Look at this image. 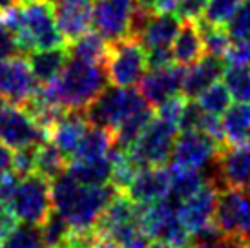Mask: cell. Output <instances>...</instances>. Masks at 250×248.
<instances>
[{
	"instance_id": "42",
	"label": "cell",
	"mask_w": 250,
	"mask_h": 248,
	"mask_svg": "<svg viewBox=\"0 0 250 248\" xmlns=\"http://www.w3.org/2000/svg\"><path fill=\"white\" fill-rule=\"evenodd\" d=\"M19 225L17 215L7 205H0V241H4Z\"/></svg>"
},
{
	"instance_id": "7",
	"label": "cell",
	"mask_w": 250,
	"mask_h": 248,
	"mask_svg": "<svg viewBox=\"0 0 250 248\" xmlns=\"http://www.w3.org/2000/svg\"><path fill=\"white\" fill-rule=\"evenodd\" d=\"M139 210L141 208L137 203H133L125 192L119 190L111 197L95 225L99 237L113 245H123L135 239L137 235H143Z\"/></svg>"
},
{
	"instance_id": "11",
	"label": "cell",
	"mask_w": 250,
	"mask_h": 248,
	"mask_svg": "<svg viewBox=\"0 0 250 248\" xmlns=\"http://www.w3.org/2000/svg\"><path fill=\"white\" fill-rule=\"evenodd\" d=\"M0 141L13 150H21L48 141V133L29 117L24 108L6 103L0 108Z\"/></svg>"
},
{
	"instance_id": "18",
	"label": "cell",
	"mask_w": 250,
	"mask_h": 248,
	"mask_svg": "<svg viewBox=\"0 0 250 248\" xmlns=\"http://www.w3.org/2000/svg\"><path fill=\"white\" fill-rule=\"evenodd\" d=\"M217 193L219 186L214 181H208L179 207V217L190 234H195L199 228L214 223Z\"/></svg>"
},
{
	"instance_id": "34",
	"label": "cell",
	"mask_w": 250,
	"mask_h": 248,
	"mask_svg": "<svg viewBox=\"0 0 250 248\" xmlns=\"http://www.w3.org/2000/svg\"><path fill=\"white\" fill-rule=\"evenodd\" d=\"M42 243L41 228L19 223L11 234L2 241V248H39Z\"/></svg>"
},
{
	"instance_id": "6",
	"label": "cell",
	"mask_w": 250,
	"mask_h": 248,
	"mask_svg": "<svg viewBox=\"0 0 250 248\" xmlns=\"http://www.w3.org/2000/svg\"><path fill=\"white\" fill-rule=\"evenodd\" d=\"M7 207L13 210L19 223L41 227L53 212L49 181L39 173H29L21 177Z\"/></svg>"
},
{
	"instance_id": "45",
	"label": "cell",
	"mask_w": 250,
	"mask_h": 248,
	"mask_svg": "<svg viewBox=\"0 0 250 248\" xmlns=\"http://www.w3.org/2000/svg\"><path fill=\"white\" fill-rule=\"evenodd\" d=\"M91 248H117L113 243H110V241H104V239H101V241H97L95 245Z\"/></svg>"
},
{
	"instance_id": "24",
	"label": "cell",
	"mask_w": 250,
	"mask_h": 248,
	"mask_svg": "<svg viewBox=\"0 0 250 248\" xmlns=\"http://www.w3.org/2000/svg\"><path fill=\"white\" fill-rule=\"evenodd\" d=\"M66 172L81 185L104 186L111 183L113 166L108 155L104 159H95V161H70V165L66 166Z\"/></svg>"
},
{
	"instance_id": "31",
	"label": "cell",
	"mask_w": 250,
	"mask_h": 248,
	"mask_svg": "<svg viewBox=\"0 0 250 248\" xmlns=\"http://www.w3.org/2000/svg\"><path fill=\"white\" fill-rule=\"evenodd\" d=\"M225 86L237 103H250V64L229 66L225 69Z\"/></svg>"
},
{
	"instance_id": "8",
	"label": "cell",
	"mask_w": 250,
	"mask_h": 248,
	"mask_svg": "<svg viewBox=\"0 0 250 248\" xmlns=\"http://www.w3.org/2000/svg\"><path fill=\"white\" fill-rule=\"evenodd\" d=\"M179 128L163 117H153L128 152L141 168L163 166L170 159Z\"/></svg>"
},
{
	"instance_id": "29",
	"label": "cell",
	"mask_w": 250,
	"mask_h": 248,
	"mask_svg": "<svg viewBox=\"0 0 250 248\" xmlns=\"http://www.w3.org/2000/svg\"><path fill=\"white\" fill-rule=\"evenodd\" d=\"M153 119V111L152 106H148L145 110L133 113L132 117H128L125 123H121L113 130V145L121 148V150H128L130 146L137 141L143 130H145L148 123Z\"/></svg>"
},
{
	"instance_id": "16",
	"label": "cell",
	"mask_w": 250,
	"mask_h": 248,
	"mask_svg": "<svg viewBox=\"0 0 250 248\" xmlns=\"http://www.w3.org/2000/svg\"><path fill=\"white\" fill-rule=\"evenodd\" d=\"M51 6L64 41H75L90 29L93 0H51Z\"/></svg>"
},
{
	"instance_id": "27",
	"label": "cell",
	"mask_w": 250,
	"mask_h": 248,
	"mask_svg": "<svg viewBox=\"0 0 250 248\" xmlns=\"http://www.w3.org/2000/svg\"><path fill=\"white\" fill-rule=\"evenodd\" d=\"M221 126L227 145H243L250 130V103L229 106L223 113Z\"/></svg>"
},
{
	"instance_id": "20",
	"label": "cell",
	"mask_w": 250,
	"mask_h": 248,
	"mask_svg": "<svg viewBox=\"0 0 250 248\" xmlns=\"http://www.w3.org/2000/svg\"><path fill=\"white\" fill-rule=\"evenodd\" d=\"M88 128H90V123H88L84 111L68 110L61 117V121L51 128L48 141H51L64 153V157L70 161Z\"/></svg>"
},
{
	"instance_id": "46",
	"label": "cell",
	"mask_w": 250,
	"mask_h": 248,
	"mask_svg": "<svg viewBox=\"0 0 250 248\" xmlns=\"http://www.w3.org/2000/svg\"><path fill=\"white\" fill-rule=\"evenodd\" d=\"M9 6H13V0H0V9H2V11L7 9Z\"/></svg>"
},
{
	"instance_id": "32",
	"label": "cell",
	"mask_w": 250,
	"mask_h": 248,
	"mask_svg": "<svg viewBox=\"0 0 250 248\" xmlns=\"http://www.w3.org/2000/svg\"><path fill=\"white\" fill-rule=\"evenodd\" d=\"M197 28L201 31L203 44H205V53L214 57H225V53L229 51L230 46V37L227 33V29L223 26H214L208 22L197 19Z\"/></svg>"
},
{
	"instance_id": "23",
	"label": "cell",
	"mask_w": 250,
	"mask_h": 248,
	"mask_svg": "<svg viewBox=\"0 0 250 248\" xmlns=\"http://www.w3.org/2000/svg\"><path fill=\"white\" fill-rule=\"evenodd\" d=\"M68 48L59 46V48H49V49H37L31 51L28 59V64L33 75H35L39 84H48L55 79L62 68L66 66L68 59Z\"/></svg>"
},
{
	"instance_id": "21",
	"label": "cell",
	"mask_w": 250,
	"mask_h": 248,
	"mask_svg": "<svg viewBox=\"0 0 250 248\" xmlns=\"http://www.w3.org/2000/svg\"><path fill=\"white\" fill-rule=\"evenodd\" d=\"M179 28L181 19L175 13H153L146 19L145 26L133 39H137L146 51L155 48H172Z\"/></svg>"
},
{
	"instance_id": "30",
	"label": "cell",
	"mask_w": 250,
	"mask_h": 248,
	"mask_svg": "<svg viewBox=\"0 0 250 248\" xmlns=\"http://www.w3.org/2000/svg\"><path fill=\"white\" fill-rule=\"evenodd\" d=\"M41 237L42 243L48 248H64L66 241H68V235L71 232L70 223L64 219L59 212H51L48 215V219L42 223L41 227Z\"/></svg>"
},
{
	"instance_id": "50",
	"label": "cell",
	"mask_w": 250,
	"mask_h": 248,
	"mask_svg": "<svg viewBox=\"0 0 250 248\" xmlns=\"http://www.w3.org/2000/svg\"><path fill=\"white\" fill-rule=\"evenodd\" d=\"M39 248H48V247H46V245H41V247H39Z\"/></svg>"
},
{
	"instance_id": "51",
	"label": "cell",
	"mask_w": 250,
	"mask_h": 248,
	"mask_svg": "<svg viewBox=\"0 0 250 248\" xmlns=\"http://www.w3.org/2000/svg\"><path fill=\"white\" fill-rule=\"evenodd\" d=\"M0 248H2V241H0Z\"/></svg>"
},
{
	"instance_id": "25",
	"label": "cell",
	"mask_w": 250,
	"mask_h": 248,
	"mask_svg": "<svg viewBox=\"0 0 250 248\" xmlns=\"http://www.w3.org/2000/svg\"><path fill=\"white\" fill-rule=\"evenodd\" d=\"M111 148H113V131L97 128V126H90L70 161L104 159L110 155Z\"/></svg>"
},
{
	"instance_id": "14",
	"label": "cell",
	"mask_w": 250,
	"mask_h": 248,
	"mask_svg": "<svg viewBox=\"0 0 250 248\" xmlns=\"http://www.w3.org/2000/svg\"><path fill=\"white\" fill-rule=\"evenodd\" d=\"M214 181L221 188L250 192V146L225 145L214 165Z\"/></svg>"
},
{
	"instance_id": "13",
	"label": "cell",
	"mask_w": 250,
	"mask_h": 248,
	"mask_svg": "<svg viewBox=\"0 0 250 248\" xmlns=\"http://www.w3.org/2000/svg\"><path fill=\"white\" fill-rule=\"evenodd\" d=\"M37 88L39 83L26 59L17 55L0 61V99L24 108V104L35 95Z\"/></svg>"
},
{
	"instance_id": "10",
	"label": "cell",
	"mask_w": 250,
	"mask_h": 248,
	"mask_svg": "<svg viewBox=\"0 0 250 248\" xmlns=\"http://www.w3.org/2000/svg\"><path fill=\"white\" fill-rule=\"evenodd\" d=\"M214 223L225 235L250 241V192L221 188L217 193Z\"/></svg>"
},
{
	"instance_id": "17",
	"label": "cell",
	"mask_w": 250,
	"mask_h": 248,
	"mask_svg": "<svg viewBox=\"0 0 250 248\" xmlns=\"http://www.w3.org/2000/svg\"><path fill=\"white\" fill-rule=\"evenodd\" d=\"M172 183V172L163 166H148L141 168L135 173L132 183L128 185L125 193L137 205H150L167 197Z\"/></svg>"
},
{
	"instance_id": "35",
	"label": "cell",
	"mask_w": 250,
	"mask_h": 248,
	"mask_svg": "<svg viewBox=\"0 0 250 248\" xmlns=\"http://www.w3.org/2000/svg\"><path fill=\"white\" fill-rule=\"evenodd\" d=\"M243 0H208L201 15V21L214 24V26H223L230 21V17L236 13V9L241 6Z\"/></svg>"
},
{
	"instance_id": "37",
	"label": "cell",
	"mask_w": 250,
	"mask_h": 248,
	"mask_svg": "<svg viewBox=\"0 0 250 248\" xmlns=\"http://www.w3.org/2000/svg\"><path fill=\"white\" fill-rule=\"evenodd\" d=\"M225 62L229 66H245V64H250V39L230 42L229 51L225 53Z\"/></svg>"
},
{
	"instance_id": "41",
	"label": "cell",
	"mask_w": 250,
	"mask_h": 248,
	"mask_svg": "<svg viewBox=\"0 0 250 248\" xmlns=\"http://www.w3.org/2000/svg\"><path fill=\"white\" fill-rule=\"evenodd\" d=\"M137 6L148 13H175L179 0H137Z\"/></svg>"
},
{
	"instance_id": "19",
	"label": "cell",
	"mask_w": 250,
	"mask_h": 248,
	"mask_svg": "<svg viewBox=\"0 0 250 248\" xmlns=\"http://www.w3.org/2000/svg\"><path fill=\"white\" fill-rule=\"evenodd\" d=\"M227 69V62L223 57L203 55L199 61L188 66V71H185L183 81V95L187 99H197L208 86L217 83Z\"/></svg>"
},
{
	"instance_id": "26",
	"label": "cell",
	"mask_w": 250,
	"mask_h": 248,
	"mask_svg": "<svg viewBox=\"0 0 250 248\" xmlns=\"http://www.w3.org/2000/svg\"><path fill=\"white\" fill-rule=\"evenodd\" d=\"M110 42L103 39L97 31H86L79 39L70 42L68 55L75 61L90 62V64H103L104 66Z\"/></svg>"
},
{
	"instance_id": "43",
	"label": "cell",
	"mask_w": 250,
	"mask_h": 248,
	"mask_svg": "<svg viewBox=\"0 0 250 248\" xmlns=\"http://www.w3.org/2000/svg\"><path fill=\"white\" fill-rule=\"evenodd\" d=\"M15 173V150L0 141V175Z\"/></svg>"
},
{
	"instance_id": "44",
	"label": "cell",
	"mask_w": 250,
	"mask_h": 248,
	"mask_svg": "<svg viewBox=\"0 0 250 248\" xmlns=\"http://www.w3.org/2000/svg\"><path fill=\"white\" fill-rule=\"evenodd\" d=\"M117 248H148V237L145 235H137L135 239L128 243H123V245H115Z\"/></svg>"
},
{
	"instance_id": "5",
	"label": "cell",
	"mask_w": 250,
	"mask_h": 248,
	"mask_svg": "<svg viewBox=\"0 0 250 248\" xmlns=\"http://www.w3.org/2000/svg\"><path fill=\"white\" fill-rule=\"evenodd\" d=\"M148 68V55L137 39L126 37L111 42L104 61L106 77L113 86L133 88L141 83Z\"/></svg>"
},
{
	"instance_id": "48",
	"label": "cell",
	"mask_w": 250,
	"mask_h": 248,
	"mask_svg": "<svg viewBox=\"0 0 250 248\" xmlns=\"http://www.w3.org/2000/svg\"><path fill=\"white\" fill-rule=\"evenodd\" d=\"M247 143H249V146H250V130H249V133H247V139H245Z\"/></svg>"
},
{
	"instance_id": "39",
	"label": "cell",
	"mask_w": 250,
	"mask_h": 248,
	"mask_svg": "<svg viewBox=\"0 0 250 248\" xmlns=\"http://www.w3.org/2000/svg\"><path fill=\"white\" fill-rule=\"evenodd\" d=\"M207 4H208V0H179V6L175 11L183 21H197V19H201Z\"/></svg>"
},
{
	"instance_id": "22",
	"label": "cell",
	"mask_w": 250,
	"mask_h": 248,
	"mask_svg": "<svg viewBox=\"0 0 250 248\" xmlns=\"http://www.w3.org/2000/svg\"><path fill=\"white\" fill-rule=\"evenodd\" d=\"M205 55L201 31L194 21H183L179 33L175 35L172 42V57L174 62L183 68H188Z\"/></svg>"
},
{
	"instance_id": "9",
	"label": "cell",
	"mask_w": 250,
	"mask_h": 248,
	"mask_svg": "<svg viewBox=\"0 0 250 248\" xmlns=\"http://www.w3.org/2000/svg\"><path fill=\"white\" fill-rule=\"evenodd\" d=\"M223 146L203 131H181L170 153V170H208Z\"/></svg>"
},
{
	"instance_id": "40",
	"label": "cell",
	"mask_w": 250,
	"mask_h": 248,
	"mask_svg": "<svg viewBox=\"0 0 250 248\" xmlns=\"http://www.w3.org/2000/svg\"><path fill=\"white\" fill-rule=\"evenodd\" d=\"M243 243L239 237L234 235H217L214 239H207V241H194L190 248H243Z\"/></svg>"
},
{
	"instance_id": "12",
	"label": "cell",
	"mask_w": 250,
	"mask_h": 248,
	"mask_svg": "<svg viewBox=\"0 0 250 248\" xmlns=\"http://www.w3.org/2000/svg\"><path fill=\"white\" fill-rule=\"evenodd\" d=\"M135 6L137 0H95L91 26L110 44L126 39L130 37Z\"/></svg>"
},
{
	"instance_id": "33",
	"label": "cell",
	"mask_w": 250,
	"mask_h": 248,
	"mask_svg": "<svg viewBox=\"0 0 250 248\" xmlns=\"http://www.w3.org/2000/svg\"><path fill=\"white\" fill-rule=\"evenodd\" d=\"M230 99L232 97H230L227 86L214 83L212 86H208L207 90L203 91L201 95H197V106L203 111L210 113V115H217L219 117L230 106Z\"/></svg>"
},
{
	"instance_id": "36",
	"label": "cell",
	"mask_w": 250,
	"mask_h": 248,
	"mask_svg": "<svg viewBox=\"0 0 250 248\" xmlns=\"http://www.w3.org/2000/svg\"><path fill=\"white\" fill-rule=\"evenodd\" d=\"M227 33L230 41H245L250 39V0H243L236 13L227 22Z\"/></svg>"
},
{
	"instance_id": "49",
	"label": "cell",
	"mask_w": 250,
	"mask_h": 248,
	"mask_svg": "<svg viewBox=\"0 0 250 248\" xmlns=\"http://www.w3.org/2000/svg\"><path fill=\"white\" fill-rule=\"evenodd\" d=\"M243 248H250V241H245L243 243Z\"/></svg>"
},
{
	"instance_id": "38",
	"label": "cell",
	"mask_w": 250,
	"mask_h": 248,
	"mask_svg": "<svg viewBox=\"0 0 250 248\" xmlns=\"http://www.w3.org/2000/svg\"><path fill=\"white\" fill-rule=\"evenodd\" d=\"M19 53H21V49H19L17 37L0 17V61L17 57Z\"/></svg>"
},
{
	"instance_id": "28",
	"label": "cell",
	"mask_w": 250,
	"mask_h": 248,
	"mask_svg": "<svg viewBox=\"0 0 250 248\" xmlns=\"http://www.w3.org/2000/svg\"><path fill=\"white\" fill-rule=\"evenodd\" d=\"M68 159L64 157V153L57 148L51 141H44L37 146L35 153V173L42 175L44 179H55L57 175L66 172Z\"/></svg>"
},
{
	"instance_id": "4",
	"label": "cell",
	"mask_w": 250,
	"mask_h": 248,
	"mask_svg": "<svg viewBox=\"0 0 250 248\" xmlns=\"http://www.w3.org/2000/svg\"><path fill=\"white\" fill-rule=\"evenodd\" d=\"M150 104L139 93V90L133 88H121L111 86L101 91L95 101L84 110L86 119L90 126L104 128L113 131L121 123H125L133 113L145 110Z\"/></svg>"
},
{
	"instance_id": "1",
	"label": "cell",
	"mask_w": 250,
	"mask_h": 248,
	"mask_svg": "<svg viewBox=\"0 0 250 248\" xmlns=\"http://www.w3.org/2000/svg\"><path fill=\"white\" fill-rule=\"evenodd\" d=\"M49 190L55 212L62 215L75 230L95 227L111 197L119 192L111 183L104 186L81 185L68 172L49 181Z\"/></svg>"
},
{
	"instance_id": "2",
	"label": "cell",
	"mask_w": 250,
	"mask_h": 248,
	"mask_svg": "<svg viewBox=\"0 0 250 248\" xmlns=\"http://www.w3.org/2000/svg\"><path fill=\"white\" fill-rule=\"evenodd\" d=\"M106 79L108 77L103 64L70 59L51 83L39 86V91L64 110L84 111L106 88Z\"/></svg>"
},
{
	"instance_id": "47",
	"label": "cell",
	"mask_w": 250,
	"mask_h": 248,
	"mask_svg": "<svg viewBox=\"0 0 250 248\" xmlns=\"http://www.w3.org/2000/svg\"><path fill=\"white\" fill-rule=\"evenodd\" d=\"M15 2H17V4H22V6H24V4H31V2H35V0H15Z\"/></svg>"
},
{
	"instance_id": "3",
	"label": "cell",
	"mask_w": 250,
	"mask_h": 248,
	"mask_svg": "<svg viewBox=\"0 0 250 248\" xmlns=\"http://www.w3.org/2000/svg\"><path fill=\"white\" fill-rule=\"evenodd\" d=\"M2 21L15 33L21 53L64 46V37L57 26L51 0H35L24 6H9L2 11Z\"/></svg>"
},
{
	"instance_id": "15",
	"label": "cell",
	"mask_w": 250,
	"mask_h": 248,
	"mask_svg": "<svg viewBox=\"0 0 250 248\" xmlns=\"http://www.w3.org/2000/svg\"><path fill=\"white\" fill-rule=\"evenodd\" d=\"M183 81H185V68L179 64L152 68L141 79L139 93L152 108L153 106L159 108L168 99L179 95L183 91Z\"/></svg>"
}]
</instances>
